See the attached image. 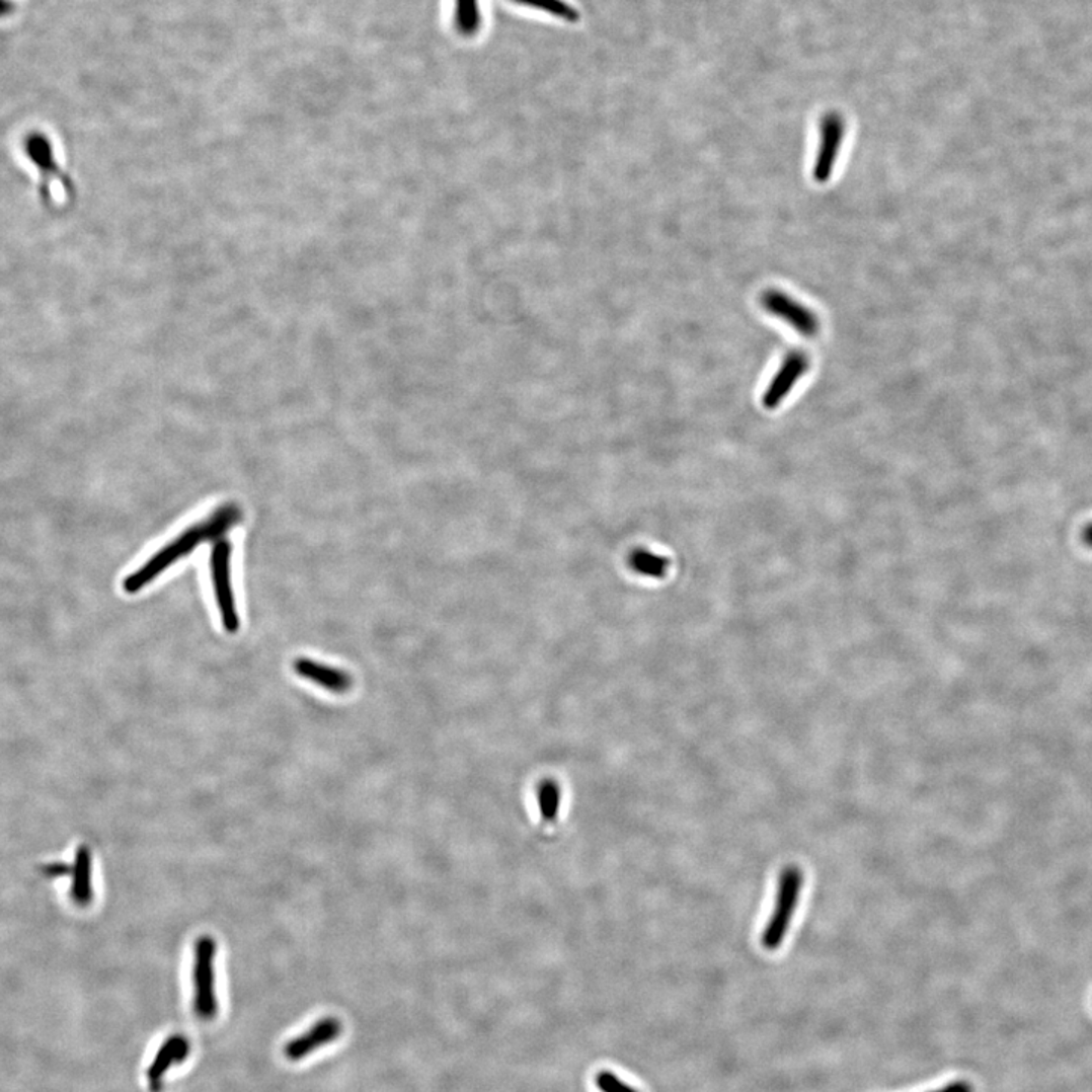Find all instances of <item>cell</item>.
<instances>
[{
  "label": "cell",
  "instance_id": "2e32d148",
  "mask_svg": "<svg viewBox=\"0 0 1092 1092\" xmlns=\"http://www.w3.org/2000/svg\"><path fill=\"white\" fill-rule=\"evenodd\" d=\"M12 9H14V5L9 0H0V17L11 14Z\"/></svg>",
  "mask_w": 1092,
  "mask_h": 1092
},
{
  "label": "cell",
  "instance_id": "8fae6325",
  "mask_svg": "<svg viewBox=\"0 0 1092 1092\" xmlns=\"http://www.w3.org/2000/svg\"><path fill=\"white\" fill-rule=\"evenodd\" d=\"M480 0H454V24L457 32L465 38H472L481 29Z\"/></svg>",
  "mask_w": 1092,
  "mask_h": 1092
},
{
  "label": "cell",
  "instance_id": "3957f363",
  "mask_svg": "<svg viewBox=\"0 0 1092 1092\" xmlns=\"http://www.w3.org/2000/svg\"><path fill=\"white\" fill-rule=\"evenodd\" d=\"M203 541H206V535H204L201 524L185 530L172 544L164 546L161 551L152 555L151 560L146 561L140 569H137V572L127 576L124 581V591L127 594H136V592L142 591L155 576L160 575L166 567L175 563L178 558L190 554Z\"/></svg>",
  "mask_w": 1092,
  "mask_h": 1092
},
{
  "label": "cell",
  "instance_id": "7c38bea8",
  "mask_svg": "<svg viewBox=\"0 0 1092 1092\" xmlns=\"http://www.w3.org/2000/svg\"><path fill=\"white\" fill-rule=\"evenodd\" d=\"M240 520V512L236 505H225L219 509L209 521H204L203 526L206 541H219L231 527L236 526Z\"/></svg>",
  "mask_w": 1092,
  "mask_h": 1092
},
{
  "label": "cell",
  "instance_id": "ba28073f",
  "mask_svg": "<svg viewBox=\"0 0 1092 1092\" xmlns=\"http://www.w3.org/2000/svg\"><path fill=\"white\" fill-rule=\"evenodd\" d=\"M809 365V357L803 350H792L791 354H788L785 362L782 363V368L779 369L776 377L771 381L767 393L762 398L764 407L771 410V408H776L777 405H780L783 398L791 392L792 387L806 374Z\"/></svg>",
  "mask_w": 1092,
  "mask_h": 1092
},
{
  "label": "cell",
  "instance_id": "7a4b0ae2",
  "mask_svg": "<svg viewBox=\"0 0 1092 1092\" xmlns=\"http://www.w3.org/2000/svg\"><path fill=\"white\" fill-rule=\"evenodd\" d=\"M218 945L212 936H201L193 948V1011L201 1020L212 1021L219 1011L215 960Z\"/></svg>",
  "mask_w": 1092,
  "mask_h": 1092
},
{
  "label": "cell",
  "instance_id": "5bb4252c",
  "mask_svg": "<svg viewBox=\"0 0 1092 1092\" xmlns=\"http://www.w3.org/2000/svg\"><path fill=\"white\" fill-rule=\"evenodd\" d=\"M631 563H633V567L637 572L649 576L665 575V573H667L668 564H670L668 563L667 558L658 557V555L646 551L637 552L636 555H633Z\"/></svg>",
  "mask_w": 1092,
  "mask_h": 1092
},
{
  "label": "cell",
  "instance_id": "30bf717a",
  "mask_svg": "<svg viewBox=\"0 0 1092 1092\" xmlns=\"http://www.w3.org/2000/svg\"><path fill=\"white\" fill-rule=\"evenodd\" d=\"M293 668H295V673L302 679L308 680L314 685H319L320 688L326 689V691L334 692V694H344L353 686V680L343 671L334 670V668L326 667V665L310 660V658H298Z\"/></svg>",
  "mask_w": 1092,
  "mask_h": 1092
},
{
  "label": "cell",
  "instance_id": "8992f818",
  "mask_svg": "<svg viewBox=\"0 0 1092 1092\" xmlns=\"http://www.w3.org/2000/svg\"><path fill=\"white\" fill-rule=\"evenodd\" d=\"M845 136V121L838 112L824 115L820 127V148L813 166V178L816 182L829 181L835 169L836 160L841 152Z\"/></svg>",
  "mask_w": 1092,
  "mask_h": 1092
},
{
  "label": "cell",
  "instance_id": "9c48e42d",
  "mask_svg": "<svg viewBox=\"0 0 1092 1092\" xmlns=\"http://www.w3.org/2000/svg\"><path fill=\"white\" fill-rule=\"evenodd\" d=\"M190 1054V1042L181 1035L170 1036L161 1045L155 1055L154 1061L149 1066L146 1078L152 1091H158L163 1084L164 1076L169 1073L173 1066L184 1063Z\"/></svg>",
  "mask_w": 1092,
  "mask_h": 1092
},
{
  "label": "cell",
  "instance_id": "4fadbf2b",
  "mask_svg": "<svg viewBox=\"0 0 1092 1092\" xmlns=\"http://www.w3.org/2000/svg\"><path fill=\"white\" fill-rule=\"evenodd\" d=\"M514 2L518 3V5L527 6V8L538 9V11L545 12V14L560 18L563 21H569V23H575V21L579 20V12L564 0H514Z\"/></svg>",
  "mask_w": 1092,
  "mask_h": 1092
},
{
  "label": "cell",
  "instance_id": "52a82bcc",
  "mask_svg": "<svg viewBox=\"0 0 1092 1092\" xmlns=\"http://www.w3.org/2000/svg\"><path fill=\"white\" fill-rule=\"evenodd\" d=\"M340 1035L341 1023L337 1018H322V1020L314 1023L310 1029L305 1030L302 1035L296 1036L295 1039L287 1042L286 1047H284V1055H286L287 1060L293 1061V1063L305 1060L313 1051L334 1042Z\"/></svg>",
  "mask_w": 1092,
  "mask_h": 1092
},
{
  "label": "cell",
  "instance_id": "e0dca14e",
  "mask_svg": "<svg viewBox=\"0 0 1092 1092\" xmlns=\"http://www.w3.org/2000/svg\"><path fill=\"white\" fill-rule=\"evenodd\" d=\"M1082 538H1084L1085 545H1088L1090 546V548H1092V524L1085 527L1084 536H1082Z\"/></svg>",
  "mask_w": 1092,
  "mask_h": 1092
},
{
  "label": "cell",
  "instance_id": "6da1fadb",
  "mask_svg": "<svg viewBox=\"0 0 1092 1092\" xmlns=\"http://www.w3.org/2000/svg\"><path fill=\"white\" fill-rule=\"evenodd\" d=\"M803 886L804 872L797 865H789L782 869L779 881H777L773 911L761 933V945L764 950L777 951L782 947L797 914Z\"/></svg>",
  "mask_w": 1092,
  "mask_h": 1092
},
{
  "label": "cell",
  "instance_id": "277c9868",
  "mask_svg": "<svg viewBox=\"0 0 1092 1092\" xmlns=\"http://www.w3.org/2000/svg\"><path fill=\"white\" fill-rule=\"evenodd\" d=\"M231 544L225 539L216 541L212 552L213 586H215L216 600L221 610L222 622L228 633H236L239 630V613L234 600L233 584H231Z\"/></svg>",
  "mask_w": 1092,
  "mask_h": 1092
},
{
  "label": "cell",
  "instance_id": "9a60e30c",
  "mask_svg": "<svg viewBox=\"0 0 1092 1092\" xmlns=\"http://www.w3.org/2000/svg\"><path fill=\"white\" fill-rule=\"evenodd\" d=\"M558 804H560V797H558L557 789L552 786H546L541 794V806L542 812L545 816L555 815L557 812Z\"/></svg>",
  "mask_w": 1092,
  "mask_h": 1092
},
{
  "label": "cell",
  "instance_id": "5b68a950",
  "mask_svg": "<svg viewBox=\"0 0 1092 1092\" xmlns=\"http://www.w3.org/2000/svg\"><path fill=\"white\" fill-rule=\"evenodd\" d=\"M762 305L773 316L785 320L795 331L806 337H815L820 331V319L815 313L780 290H767L762 295Z\"/></svg>",
  "mask_w": 1092,
  "mask_h": 1092
}]
</instances>
